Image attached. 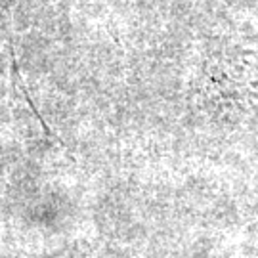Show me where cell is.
<instances>
[{
	"mask_svg": "<svg viewBox=\"0 0 258 258\" xmlns=\"http://www.w3.org/2000/svg\"><path fill=\"white\" fill-rule=\"evenodd\" d=\"M12 2H14V0H0V8H2V6H8Z\"/></svg>",
	"mask_w": 258,
	"mask_h": 258,
	"instance_id": "1",
	"label": "cell"
}]
</instances>
